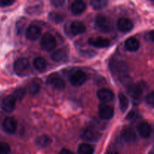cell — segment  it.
Returning a JSON list of instances; mask_svg holds the SVG:
<instances>
[{"label": "cell", "mask_w": 154, "mask_h": 154, "mask_svg": "<svg viewBox=\"0 0 154 154\" xmlns=\"http://www.w3.org/2000/svg\"><path fill=\"white\" fill-rule=\"evenodd\" d=\"M29 67V62L26 58H20L15 61L14 64V69L18 75L23 74Z\"/></svg>", "instance_id": "8"}, {"label": "cell", "mask_w": 154, "mask_h": 154, "mask_svg": "<svg viewBox=\"0 0 154 154\" xmlns=\"http://www.w3.org/2000/svg\"><path fill=\"white\" fill-rule=\"evenodd\" d=\"M51 58L56 63L66 61L68 58V52L64 48H60L51 54Z\"/></svg>", "instance_id": "17"}, {"label": "cell", "mask_w": 154, "mask_h": 154, "mask_svg": "<svg viewBox=\"0 0 154 154\" xmlns=\"http://www.w3.org/2000/svg\"><path fill=\"white\" fill-rule=\"evenodd\" d=\"M81 138L86 141H90V142H96L99 141V139L102 137V134L98 131L92 129V128H87L82 131L81 135Z\"/></svg>", "instance_id": "3"}, {"label": "cell", "mask_w": 154, "mask_h": 154, "mask_svg": "<svg viewBox=\"0 0 154 154\" xmlns=\"http://www.w3.org/2000/svg\"><path fill=\"white\" fill-rule=\"evenodd\" d=\"M87 75L83 71H76L69 76V82L75 87L83 85L87 81Z\"/></svg>", "instance_id": "2"}, {"label": "cell", "mask_w": 154, "mask_h": 154, "mask_svg": "<svg viewBox=\"0 0 154 154\" xmlns=\"http://www.w3.org/2000/svg\"><path fill=\"white\" fill-rule=\"evenodd\" d=\"M125 47H126V50H128V51L135 52V51H137L139 49L140 43L138 39H136L135 38H129L125 42Z\"/></svg>", "instance_id": "21"}, {"label": "cell", "mask_w": 154, "mask_h": 154, "mask_svg": "<svg viewBox=\"0 0 154 154\" xmlns=\"http://www.w3.org/2000/svg\"><path fill=\"white\" fill-rule=\"evenodd\" d=\"M70 31L72 35H78L82 34V33H84L86 31V26L81 21H73L71 23Z\"/></svg>", "instance_id": "19"}, {"label": "cell", "mask_w": 154, "mask_h": 154, "mask_svg": "<svg viewBox=\"0 0 154 154\" xmlns=\"http://www.w3.org/2000/svg\"><path fill=\"white\" fill-rule=\"evenodd\" d=\"M114 96V95L113 92L108 89H101L97 93L98 99L103 103H107L112 101Z\"/></svg>", "instance_id": "16"}, {"label": "cell", "mask_w": 154, "mask_h": 154, "mask_svg": "<svg viewBox=\"0 0 154 154\" xmlns=\"http://www.w3.org/2000/svg\"><path fill=\"white\" fill-rule=\"evenodd\" d=\"M128 93L134 99L135 102H139L143 94V87L141 84L129 85Z\"/></svg>", "instance_id": "9"}, {"label": "cell", "mask_w": 154, "mask_h": 154, "mask_svg": "<svg viewBox=\"0 0 154 154\" xmlns=\"http://www.w3.org/2000/svg\"><path fill=\"white\" fill-rule=\"evenodd\" d=\"M146 102L148 105H150V106H153L154 104V93L151 92L150 93H149L148 95L146 97Z\"/></svg>", "instance_id": "31"}, {"label": "cell", "mask_w": 154, "mask_h": 154, "mask_svg": "<svg viewBox=\"0 0 154 154\" xmlns=\"http://www.w3.org/2000/svg\"><path fill=\"white\" fill-rule=\"evenodd\" d=\"M42 31L38 26L35 25H31L26 30V36L30 41H35L41 36Z\"/></svg>", "instance_id": "12"}, {"label": "cell", "mask_w": 154, "mask_h": 154, "mask_svg": "<svg viewBox=\"0 0 154 154\" xmlns=\"http://www.w3.org/2000/svg\"><path fill=\"white\" fill-rule=\"evenodd\" d=\"M108 1L106 0H92L90 2V5L93 7V8L96 10H101L104 8L108 5Z\"/></svg>", "instance_id": "27"}, {"label": "cell", "mask_w": 154, "mask_h": 154, "mask_svg": "<svg viewBox=\"0 0 154 154\" xmlns=\"http://www.w3.org/2000/svg\"><path fill=\"white\" fill-rule=\"evenodd\" d=\"M117 26L118 29L122 32H129L133 29V23L132 21L127 18L122 17L117 20Z\"/></svg>", "instance_id": "11"}, {"label": "cell", "mask_w": 154, "mask_h": 154, "mask_svg": "<svg viewBox=\"0 0 154 154\" xmlns=\"http://www.w3.org/2000/svg\"><path fill=\"white\" fill-rule=\"evenodd\" d=\"M110 69H111V73L120 74V77L125 75L129 69L128 65L123 61H118V60H112L110 63Z\"/></svg>", "instance_id": "5"}, {"label": "cell", "mask_w": 154, "mask_h": 154, "mask_svg": "<svg viewBox=\"0 0 154 154\" xmlns=\"http://www.w3.org/2000/svg\"><path fill=\"white\" fill-rule=\"evenodd\" d=\"M15 2L14 0H0V7H8Z\"/></svg>", "instance_id": "32"}, {"label": "cell", "mask_w": 154, "mask_h": 154, "mask_svg": "<svg viewBox=\"0 0 154 154\" xmlns=\"http://www.w3.org/2000/svg\"><path fill=\"white\" fill-rule=\"evenodd\" d=\"M114 109L111 106H109V105H107L105 104H102V105H99V115L102 120H111L114 117Z\"/></svg>", "instance_id": "7"}, {"label": "cell", "mask_w": 154, "mask_h": 154, "mask_svg": "<svg viewBox=\"0 0 154 154\" xmlns=\"http://www.w3.org/2000/svg\"><path fill=\"white\" fill-rule=\"evenodd\" d=\"M57 46V40L53 35L46 33L44 35L41 40V47L43 50L47 51H52Z\"/></svg>", "instance_id": "4"}, {"label": "cell", "mask_w": 154, "mask_h": 154, "mask_svg": "<svg viewBox=\"0 0 154 154\" xmlns=\"http://www.w3.org/2000/svg\"><path fill=\"white\" fill-rule=\"evenodd\" d=\"M41 88V82L39 80L35 79L32 81L29 86V92L31 95H35L38 93Z\"/></svg>", "instance_id": "24"}, {"label": "cell", "mask_w": 154, "mask_h": 154, "mask_svg": "<svg viewBox=\"0 0 154 154\" xmlns=\"http://www.w3.org/2000/svg\"><path fill=\"white\" fill-rule=\"evenodd\" d=\"M78 153L79 154H93L94 149L90 144L84 143V144H80L78 147Z\"/></svg>", "instance_id": "26"}, {"label": "cell", "mask_w": 154, "mask_h": 154, "mask_svg": "<svg viewBox=\"0 0 154 154\" xmlns=\"http://www.w3.org/2000/svg\"><path fill=\"white\" fill-rule=\"evenodd\" d=\"M49 19L56 23H59L63 22V20H64V17L59 14L58 12L51 11L49 14Z\"/></svg>", "instance_id": "28"}, {"label": "cell", "mask_w": 154, "mask_h": 154, "mask_svg": "<svg viewBox=\"0 0 154 154\" xmlns=\"http://www.w3.org/2000/svg\"><path fill=\"white\" fill-rule=\"evenodd\" d=\"M138 132L142 138H148L152 133V127L148 123L142 122L138 125Z\"/></svg>", "instance_id": "18"}, {"label": "cell", "mask_w": 154, "mask_h": 154, "mask_svg": "<svg viewBox=\"0 0 154 154\" xmlns=\"http://www.w3.org/2000/svg\"><path fill=\"white\" fill-rule=\"evenodd\" d=\"M2 109L7 113H11L14 110L16 106V99L12 95L8 96L3 99L2 102Z\"/></svg>", "instance_id": "13"}, {"label": "cell", "mask_w": 154, "mask_h": 154, "mask_svg": "<svg viewBox=\"0 0 154 154\" xmlns=\"http://www.w3.org/2000/svg\"><path fill=\"white\" fill-rule=\"evenodd\" d=\"M107 154H118V153L116 151H111V152H108Z\"/></svg>", "instance_id": "36"}, {"label": "cell", "mask_w": 154, "mask_h": 154, "mask_svg": "<svg viewBox=\"0 0 154 154\" xmlns=\"http://www.w3.org/2000/svg\"><path fill=\"white\" fill-rule=\"evenodd\" d=\"M52 143V140L49 136L46 135H41V136L38 137L37 139L35 140V144L38 147H42V148H45V147H48L50 146Z\"/></svg>", "instance_id": "22"}, {"label": "cell", "mask_w": 154, "mask_h": 154, "mask_svg": "<svg viewBox=\"0 0 154 154\" xmlns=\"http://www.w3.org/2000/svg\"><path fill=\"white\" fill-rule=\"evenodd\" d=\"M25 95V90L24 89H17V90H16V91L14 93V95H12V96H14V97L15 98V99L17 100V99H21L23 97V96Z\"/></svg>", "instance_id": "30"}, {"label": "cell", "mask_w": 154, "mask_h": 154, "mask_svg": "<svg viewBox=\"0 0 154 154\" xmlns=\"http://www.w3.org/2000/svg\"><path fill=\"white\" fill-rule=\"evenodd\" d=\"M0 154H11V147L5 142H0Z\"/></svg>", "instance_id": "29"}, {"label": "cell", "mask_w": 154, "mask_h": 154, "mask_svg": "<svg viewBox=\"0 0 154 154\" xmlns=\"http://www.w3.org/2000/svg\"><path fill=\"white\" fill-rule=\"evenodd\" d=\"M148 154H154V153H153V150H151L150 151V153H149Z\"/></svg>", "instance_id": "37"}, {"label": "cell", "mask_w": 154, "mask_h": 154, "mask_svg": "<svg viewBox=\"0 0 154 154\" xmlns=\"http://www.w3.org/2000/svg\"><path fill=\"white\" fill-rule=\"evenodd\" d=\"M51 5L54 6L56 8H59V7H62V6L64 5L65 2L63 0H53L51 1Z\"/></svg>", "instance_id": "33"}, {"label": "cell", "mask_w": 154, "mask_h": 154, "mask_svg": "<svg viewBox=\"0 0 154 154\" xmlns=\"http://www.w3.org/2000/svg\"><path fill=\"white\" fill-rule=\"evenodd\" d=\"M136 117H137L136 112L134 111H132L129 113V114H128L127 117H126V119L129 120H134V119H135Z\"/></svg>", "instance_id": "34"}, {"label": "cell", "mask_w": 154, "mask_h": 154, "mask_svg": "<svg viewBox=\"0 0 154 154\" xmlns=\"http://www.w3.org/2000/svg\"><path fill=\"white\" fill-rule=\"evenodd\" d=\"M89 45L91 46L95 47V48H108L111 45V42L108 39L102 37H95V38H90L88 40Z\"/></svg>", "instance_id": "10"}, {"label": "cell", "mask_w": 154, "mask_h": 154, "mask_svg": "<svg viewBox=\"0 0 154 154\" xmlns=\"http://www.w3.org/2000/svg\"><path fill=\"white\" fill-rule=\"evenodd\" d=\"M119 101H120V108L122 112H125L127 110L129 105V99L123 93H120L119 95Z\"/></svg>", "instance_id": "25"}, {"label": "cell", "mask_w": 154, "mask_h": 154, "mask_svg": "<svg viewBox=\"0 0 154 154\" xmlns=\"http://www.w3.org/2000/svg\"><path fill=\"white\" fill-rule=\"evenodd\" d=\"M60 154H74L72 151H70L68 149H63V150L60 151Z\"/></svg>", "instance_id": "35"}, {"label": "cell", "mask_w": 154, "mask_h": 154, "mask_svg": "<svg viewBox=\"0 0 154 154\" xmlns=\"http://www.w3.org/2000/svg\"><path fill=\"white\" fill-rule=\"evenodd\" d=\"M96 26L102 32H109L112 30V22L108 17L99 14L96 18Z\"/></svg>", "instance_id": "1"}, {"label": "cell", "mask_w": 154, "mask_h": 154, "mask_svg": "<svg viewBox=\"0 0 154 154\" xmlns=\"http://www.w3.org/2000/svg\"><path fill=\"white\" fill-rule=\"evenodd\" d=\"M47 83L51 87L58 90H63L65 88V86H66L63 78L59 76L57 74H53V75H50L48 78Z\"/></svg>", "instance_id": "6"}, {"label": "cell", "mask_w": 154, "mask_h": 154, "mask_svg": "<svg viewBox=\"0 0 154 154\" xmlns=\"http://www.w3.org/2000/svg\"><path fill=\"white\" fill-rule=\"evenodd\" d=\"M17 121L13 117H6L3 122V129L8 134L14 133L17 130Z\"/></svg>", "instance_id": "14"}, {"label": "cell", "mask_w": 154, "mask_h": 154, "mask_svg": "<svg viewBox=\"0 0 154 154\" xmlns=\"http://www.w3.org/2000/svg\"><path fill=\"white\" fill-rule=\"evenodd\" d=\"M33 65H34L35 69L38 72H43L47 68L46 60L42 57H37V58L35 59Z\"/></svg>", "instance_id": "23"}, {"label": "cell", "mask_w": 154, "mask_h": 154, "mask_svg": "<svg viewBox=\"0 0 154 154\" xmlns=\"http://www.w3.org/2000/svg\"><path fill=\"white\" fill-rule=\"evenodd\" d=\"M121 137L126 142L134 143L136 141V133L135 130L131 127L125 128L121 132Z\"/></svg>", "instance_id": "15"}, {"label": "cell", "mask_w": 154, "mask_h": 154, "mask_svg": "<svg viewBox=\"0 0 154 154\" xmlns=\"http://www.w3.org/2000/svg\"><path fill=\"white\" fill-rule=\"evenodd\" d=\"M86 5L85 3L81 0H76L72 3L71 6V11L72 14L75 15H79L82 14L85 11Z\"/></svg>", "instance_id": "20"}]
</instances>
